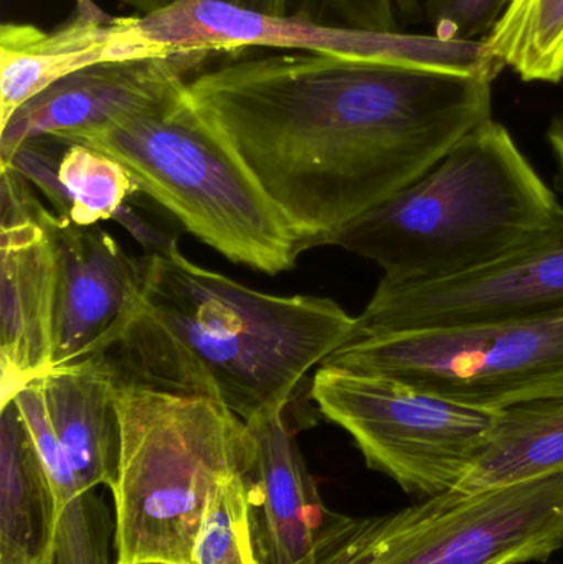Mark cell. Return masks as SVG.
Segmentation results:
<instances>
[{
	"label": "cell",
	"instance_id": "cell-1",
	"mask_svg": "<svg viewBox=\"0 0 563 564\" xmlns=\"http://www.w3.org/2000/svg\"><path fill=\"white\" fill-rule=\"evenodd\" d=\"M491 85L432 66L278 52L195 73L184 96L310 250L333 245L491 119Z\"/></svg>",
	"mask_w": 563,
	"mask_h": 564
},
{
	"label": "cell",
	"instance_id": "cell-2",
	"mask_svg": "<svg viewBox=\"0 0 563 564\" xmlns=\"http://www.w3.org/2000/svg\"><path fill=\"white\" fill-rule=\"evenodd\" d=\"M142 264L134 317L106 354L119 378L212 398L247 423L290 406L307 373L356 330L333 299L255 291L181 250Z\"/></svg>",
	"mask_w": 563,
	"mask_h": 564
},
{
	"label": "cell",
	"instance_id": "cell-3",
	"mask_svg": "<svg viewBox=\"0 0 563 564\" xmlns=\"http://www.w3.org/2000/svg\"><path fill=\"white\" fill-rule=\"evenodd\" d=\"M562 212L511 132L491 118L333 245L379 264L390 284L442 280L526 247Z\"/></svg>",
	"mask_w": 563,
	"mask_h": 564
},
{
	"label": "cell",
	"instance_id": "cell-4",
	"mask_svg": "<svg viewBox=\"0 0 563 564\" xmlns=\"http://www.w3.org/2000/svg\"><path fill=\"white\" fill-rule=\"evenodd\" d=\"M116 410L119 457L109 489L118 563L192 564L218 484L253 473L258 447L250 426L220 401L121 378Z\"/></svg>",
	"mask_w": 563,
	"mask_h": 564
},
{
	"label": "cell",
	"instance_id": "cell-5",
	"mask_svg": "<svg viewBox=\"0 0 563 564\" xmlns=\"http://www.w3.org/2000/svg\"><path fill=\"white\" fill-rule=\"evenodd\" d=\"M69 141L124 165L142 194L231 263L274 276L293 270L307 250L230 144L188 105L184 88Z\"/></svg>",
	"mask_w": 563,
	"mask_h": 564
},
{
	"label": "cell",
	"instance_id": "cell-6",
	"mask_svg": "<svg viewBox=\"0 0 563 564\" xmlns=\"http://www.w3.org/2000/svg\"><path fill=\"white\" fill-rule=\"evenodd\" d=\"M563 546V470L448 490L379 517L324 516L314 564H528Z\"/></svg>",
	"mask_w": 563,
	"mask_h": 564
},
{
	"label": "cell",
	"instance_id": "cell-7",
	"mask_svg": "<svg viewBox=\"0 0 563 564\" xmlns=\"http://www.w3.org/2000/svg\"><path fill=\"white\" fill-rule=\"evenodd\" d=\"M323 365L502 410L563 393V311L478 327L353 338Z\"/></svg>",
	"mask_w": 563,
	"mask_h": 564
},
{
	"label": "cell",
	"instance_id": "cell-8",
	"mask_svg": "<svg viewBox=\"0 0 563 564\" xmlns=\"http://www.w3.org/2000/svg\"><path fill=\"white\" fill-rule=\"evenodd\" d=\"M311 398L350 434L370 469L426 497L458 489L499 416L397 378L326 365Z\"/></svg>",
	"mask_w": 563,
	"mask_h": 564
},
{
	"label": "cell",
	"instance_id": "cell-9",
	"mask_svg": "<svg viewBox=\"0 0 563 564\" xmlns=\"http://www.w3.org/2000/svg\"><path fill=\"white\" fill-rule=\"evenodd\" d=\"M131 33L142 58L264 48L410 63L459 73L479 72L485 59L479 42L329 25L304 13L261 12L227 0H177L148 15H131Z\"/></svg>",
	"mask_w": 563,
	"mask_h": 564
},
{
	"label": "cell",
	"instance_id": "cell-10",
	"mask_svg": "<svg viewBox=\"0 0 563 564\" xmlns=\"http://www.w3.org/2000/svg\"><path fill=\"white\" fill-rule=\"evenodd\" d=\"M563 311V212L548 231L501 260L442 280L380 281L353 338L448 330Z\"/></svg>",
	"mask_w": 563,
	"mask_h": 564
},
{
	"label": "cell",
	"instance_id": "cell-11",
	"mask_svg": "<svg viewBox=\"0 0 563 564\" xmlns=\"http://www.w3.org/2000/svg\"><path fill=\"white\" fill-rule=\"evenodd\" d=\"M35 221L56 260L53 368L108 354L134 317L144 264L99 228L76 227L40 205Z\"/></svg>",
	"mask_w": 563,
	"mask_h": 564
},
{
	"label": "cell",
	"instance_id": "cell-12",
	"mask_svg": "<svg viewBox=\"0 0 563 564\" xmlns=\"http://www.w3.org/2000/svg\"><path fill=\"white\" fill-rule=\"evenodd\" d=\"M210 56L191 52L102 62L66 76L17 109L0 128V164L23 142L45 135L73 139L167 101Z\"/></svg>",
	"mask_w": 563,
	"mask_h": 564
},
{
	"label": "cell",
	"instance_id": "cell-13",
	"mask_svg": "<svg viewBox=\"0 0 563 564\" xmlns=\"http://www.w3.org/2000/svg\"><path fill=\"white\" fill-rule=\"evenodd\" d=\"M56 260L33 220L0 224V406L53 370Z\"/></svg>",
	"mask_w": 563,
	"mask_h": 564
},
{
	"label": "cell",
	"instance_id": "cell-14",
	"mask_svg": "<svg viewBox=\"0 0 563 564\" xmlns=\"http://www.w3.org/2000/svg\"><path fill=\"white\" fill-rule=\"evenodd\" d=\"M290 408L248 421L258 447L248 489L260 564H314L326 516L297 449Z\"/></svg>",
	"mask_w": 563,
	"mask_h": 564
},
{
	"label": "cell",
	"instance_id": "cell-15",
	"mask_svg": "<svg viewBox=\"0 0 563 564\" xmlns=\"http://www.w3.org/2000/svg\"><path fill=\"white\" fill-rule=\"evenodd\" d=\"M128 17L75 13L53 30L32 23L0 26V128L17 109L73 73L102 62H126Z\"/></svg>",
	"mask_w": 563,
	"mask_h": 564
},
{
	"label": "cell",
	"instance_id": "cell-16",
	"mask_svg": "<svg viewBox=\"0 0 563 564\" xmlns=\"http://www.w3.org/2000/svg\"><path fill=\"white\" fill-rule=\"evenodd\" d=\"M118 370L108 355L63 365L39 378L56 437L79 492L111 486L119 457Z\"/></svg>",
	"mask_w": 563,
	"mask_h": 564
},
{
	"label": "cell",
	"instance_id": "cell-17",
	"mask_svg": "<svg viewBox=\"0 0 563 564\" xmlns=\"http://www.w3.org/2000/svg\"><path fill=\"white\" fill-rule=\"evenodd\" d=\"M76 227L112 220L141 192L131 172L111 155L69 139L45 135L23 142L6 162Z\"/></svg>",
	"mask_w": 563,
	"mask_h": 564
},
{
	"label": "cell",
	"instance_id": "cell-18",
	"mask_svg": "<svg viewBox=\"0 0 563 564\" xmlns=\"http://www.w3.org/2000/svg\"><path fill=\"white\" fill-rule=\"evenodd\" d=\"M58 502L13 401L0 406V564H55Z\"/></svg>",
	"mask_w": 563,
	"mask_h": 564
},
{
	"label": "cell",
	"instance_id": "cell-19",
	"mask_svg": "<svg viewBox=\"0 0 563 564\" xmlns=\"http://www.w3.org/2000/svg\"><path fill=\"white\" fill-rule=\"evenodd\" d=\"M563 470V393L499 410L459 492H479Z\"/></svg>",
	"mask_w": 563,
	"mask_h": 564
},
{
	"label": "cell",
	"instance_id": "cell-20",
	"mask_svg": "<svg viewBox=\"0 0 563 564\" xmlns=\"http://www.w3.org/2000/svg\"><path fill=\"white\" fill-rule=\"evenodd\" d=\"M483 40L524 82H562L563 0H511Z\"/></svg>",
	"mask_w": 563,
	"mask_h": 564
},
{
	"label": "cell",
	"instance_id": "cell-21",
	"mask_svg": "<svg viewBox=\"0 0 563 564\" xmlns=\"http://www.w3.org/2000/svg\"><path fill=\"white\" fill-rule=\"evenodd\" d=\"M250 474L218 484L208 499L192 564H260L251 522Z\"/></svg>",
	"mask_w": 563,
	"mask_h": 564
},
{
	"label": "cell",
	"instance_id": "cell-22",
	"mask_svg": "<svg viewBox=\"0 0 563 564\" xmlns=\"http://www.w3.org/2000/svg\"><path fill=\"white\" fill-rule=\"evenodd\" d=\"M116 522L95 489L78 494L59 509L55 564H109Z\"/></svg>",
	"mask_w": 563,
	"mask_h": 564
},
{
	"label": "cell",
	"instance_id": "cell-23",
	"mask_svg": "<svg viewBox=\"0 0 563 564\" xmlns=\"http://www.w3.org/2000/svg\"><path fill=\"white\" fill-rule=\"evenodd\" d=\"M10 401L17 404L22 414L23 423L32 437L33 447L48 474L59 510L82 492H79L68 457L53 430L39 380L26 384Z\"/></svg>",
	"mask_w": 563,
	"mask_h": 564
},
{
	"label": "cell",
	"instance_id": "cell-24",
	"mask_svg": "<svg viewBox=\"0 0 563 564\" xmlns=\"http://www.w3.org/2000/svg\"><path fill=\"white\" fill-rule=\"evenodd\" d=\"M511 0H426L425 17L435 36L479 42L488 36Z\"/></svg>",
	"mask_w": 563,
	"mask_h": 564
},
{
	"label": "cell",
	"instance_id": "cell-25",
	"mask_svg": "<svg viewBox=\"0 0 563 564\" xmlns=\"http://www.w3.org/2000/svg\"><path fill=\"white\" fill-rule=\"evenodd\" d=\"M344 25L373 32H399L405 0H324Z\"/></svg>",
	"mask_w": 563,
	"mask_h": 564
},
{
	"label": "cell",
	"instance_id": "cell-26",
	"mask_svg": "<svg viewBox=\"0 0 563 564\" xmlns=\"http://www.w3.org/2000/svg\"><path fill=\"white\" fill-rule=\"evenodd\" d=\"M112 221L121 225L134 238L136 243L144 251V258L167 254L178 250L177 235L162 230L161 227L139 215L132 207L131 202L119 208Z\"/></svg>",
	"mask_w": 563,
	"mask_h": 564
},
{
	"label": "cell",
	"instance_id": "cell-27",
	"mask_svg": "<svg viewBox=\"0 0 563 564\" xmlns=\"http://www.w3.org/2000/svg\"><path fill=\"white\" fill-rule=\"evenodd\" d=\"M119 2L126 9L134 10V15H148V13L171 6L177 0H119ZM227 2L270 13H288L291 6V0H227Z\"/></svg>",
	"mask_w": 563,
	"mask_h": 564
},
{
	"label": "cell",
	"instance_id": "cell-28",
	"mask_svg": "<svg viewBox=\"0 0 563 564\" xmlns=\"http://www.w3.org/2000/svg\"><path fill=\"white\" fill-rule=\"evenodd\" d=\"M549 144L554 151L557 161V175H555V188L563 194V112L552 121L548 131Z\"/></svg>",
	"mask_w": 563,
	"mask_h": 564
},
{
	"label": "cell",
	"instance_id": "cell-29",
	"mask_svg": "<svg viewBox=\"0 0 563 564\" xmlns=\"http://www.w3.org/2000/svg\"><path fill=\"white\" fill-rule=\"evenodd\" d=\"M76 3V12L79 15H88V17H106L108 13L102 12L98 6H96L95 0H75Z\"/></svg>",
	"mask_w": 563,
	"mask_h": 564
},
{
	"label": "cell",
	"instance_id": "cell-30",
	"mask_svg": "<svg viewBox=\"0 0 563 564\" xmlns=\"http://www.w3.org/2000/svg\"><path fill=\"white\" fill-rule=\"evenodd\" d=\"M116 564H172V563H162V562H141V563H116Z\"/></svg>",
	"mask_w": 563,
	"mask_h": 564
}]
</instances>
